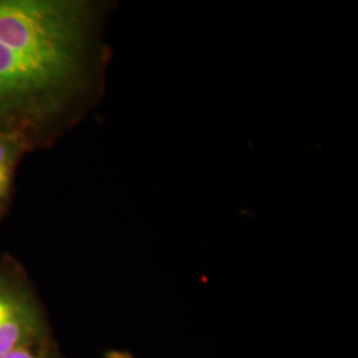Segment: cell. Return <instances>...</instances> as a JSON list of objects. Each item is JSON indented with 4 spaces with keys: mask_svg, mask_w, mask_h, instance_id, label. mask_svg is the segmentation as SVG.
Instances as JSON below:
<instances>
[{
    "mask_svg": "<svg viewBox=\"0 0 358 358\" xmlns=\"http://www.w3.org/2000/svg\"><path fill=\"white\" fill-rule=\"evenodd\" d=\"M112 6L88 0H0V134L45 149L103 96Z\"/></svg>",
    "mask_w": 358,
    "mask_h": 358,
    "instance_id": "cell-1",
    "label": "cell"
},
{
    "mask_svg": "<svg viewBox=\"0 0 358 358\" xmlns=\"http://www.w3.org/2000/svg\"><path fill=\"white\" fill-rule=\"evenodd\" d=\"M47 328L23 272L11 260L0 266V358L15 350L44 346Z\"/></svg>",
    "mask_w": 358,
    "mask_h": 358,
    "instance_id": "cell-2",
    "label": "cell"
},
{
    "mask_svg": "<svg viewBox=\"0 0 358 358\" xmlns=\"http://www.w3.org/2000/svg\"><path fill=\"white\" fill-rule=\"evenodd\" d=\"M27 153H29V150L22 140L13 136L0 134V217L10 207L15 171L19 161Z\"/></svg>",
    "mask_w": 358,
    "mask_h": 358,
    "instance_id": "cell-3",
    "label": "cell"
},
{
    "mask_svg": "<svg viewBox=\"0 0 358 358\" xmlns=\"http://www.w3.org/2000/svg\"><path fill=\"white\" fill-rule=\"evenodd\" d=\"M1 358H57L48 350L47 346H31L15 350Z\"/></svg>",
    "mask_w": 358,
    "mask_h": 358,
    "instance_id": "cell-4",
    "label": "cell"
}]
</instances>
